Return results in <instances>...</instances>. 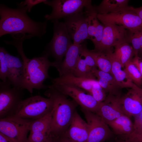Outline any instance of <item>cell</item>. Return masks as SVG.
<instances>
[{"instance_id": "obj_19", "label": "cell", "mask_w": 142, "mask_h": 142, "mask_svg": "<svg viewBox=\"0 0 142 142\" xmlns=\"http://www.w3.org/2000/svg\"><path fill=\"white\" fill-rule=\"evenodd\" d=\"M92 72L106 93L120 96L122 88L111 74L102 71L97 68L92 69Z\"/></svg>"}, {"instance_id": "obj_14", "label": "cell", "mask_w": 142, "mask_h": 142, "mask_svg": "<svg viewBox=\"0 0 142 142\" xmlns=\"http://www.w3.org/2000/svg\"><path fill=\"white\" fill-rule=\"evenodd\" d=\"M120 99L124 114L129 117H134L142 111V88L135 85Z\"/></svg>"}, {"instance_id": "obj_20", "label": "cell", "mask_w": 142, "mask_h": 142, "mask_svg": "<svg viewBox=\"0 0 142 142\" xmlns=\"http://www.w3.org/2000/svg\"><path fill=\"white\" fill-rule=\"evenodd\" d=\"M87 15V23L89 39L93 43L96 50L102 40L104 26L101 24L97 17V14L85 11Z\"/></svg>"}, {"instance_id": "obj_30", "label": "cell", "mask_w": 142, "mask_h": 142, "mask_svg": "<svg viewBox=\"0 0 142 142\" xmlns=\"http://www.w3.org/2000/svg\"><path fill=\"white\" fill-rule=\"evenodd\" d=\"M124 68L130 80L137 86L142 88V76L131 61L127 63Z\"/></svg>"}, {"instance_id": "obj_15", "label": "cell", "mask_w": 142, "mask_h": 142, "mask_svg": "<svg viewBox=\"0 0 142 142\" xmlns=\"http://www.w3.org/2000/svg\"><path fill=\"white\" fill-rule=\"evenodd\" d=\"M121 96L108 94L101 103L97 114L107 124L124 115L121 103Z\"/></svg>"}, {"instance_id": "obj_23", "label": "cell", "mask_w": 142, "mask_h": 142, "mask_svg": "<svg viewBox=\"0 0 142 142\" xmlns=\"http://www.w3.org/2000/svg\"><path fill=\"white\" fill-rule=\"evenodd\" d=\"M107 124L113 133L125 138L130 135L133 130V124L130 118L123 115Z\"/></svg>"}, {"instance_id": "obj_21", "label": "cell", "mask_w": 142, "mask_h": 142, "mask_svg": "<svg viewBox=\"0 0 142 142\" xmlns=\"http://www.w3.org/2000/svg\"><path fill=\"white\" fill-rule=\"evenodd\" d=\"M96 79L77 77L67 73L52 79L53 84H65L80 88L89 94Z\"/></svg>"}, {"instance_id": "obj_27", "label": "cell", "mask_w": 142, "mask_h": 142, "mask_svg": "<svg viewBox=\"0 0 142 142\" xmlns=\"http://www.w3.org/2000/svg\"><path fill=\"white\" fill-rule=\"evenodd\" d=\"M90 51L95 60L98 69L111 74V63L108 54L93 50H90Z\"/></svg>"}, {"instance_id": "obj_29", "label": "cell", "mask_w": 142, "mask_h": 142, "mask_svg": "<svg viewBox=\"0 0 142 142\" xmlns=\"http://www.w3.org/2000/svg\"><path fill=\"white\" fill-rule=\"evenodd\" d=\"M134 117L133 131L130 135L124 138V140L138 142L142 138V111Z\"/></svg>"}, {"instance_id": "obj_39", "label": "cell", "mask_w": 142, "mask_h": 142, "mask_svg": "<svg viewBox=\"0 0 142 142\" xmlns=\"http://www.w3.org/2000/svg\"><path fill=\"white\" fill-rule=\"evenodd\" d=\"M56 137V142H72L64 134Z\"/></svg>"}, {"instance_id": "obj_2", "label": "cell", "mask_w": 142, "mask_h": 142, "mask_svg": "<svg viewBox=\"0 0 142 142\" xmlns=\"http://www.w3.org/2000/svg\"><path fill=\"white\" fill-rule=\"evenodd\" d=\"M24 40L21 38H15L11 42L10 44L16 48L23 63L24 76L22 88L26 89L31 94L34 89L40 90L46 87L43 82L50 78L48 70L50 66H52L53 63L48 59V55L44 53L40 57L31 59L27 58L23 50Z\"/></svg>"}, {"instance_id": "obj_35", "label": "cell", "mask_w": 142, "mask_h": 142, "mask_svg": "<svg viewBox=\"0 0 142 142\" xmlns=\"http://www.w3.org/2000/svg\"><path fill=\"white\" fill-rule=\"evenodd\" d=\"M50 134V131L30 133L27 142H43L48 137Z\"/></svg>"}, {"instance_id": "obj_37", "label": "cell", "mask_w": 142, "mask_h": 142, "mask_svg": "<svg viewBox=\"0 0 142 142\" xmlns=\"http://www.w3.org/2000/svg\"><path fill=\"white\" fill-rule=\"evenodd\" d=\"M131 62L138 70L142 77V59L138 55H135Z\"/></svg>"}, {"instance_id": "obj_36", "label": "cell", "mask_w": 142, "mask_h": 142, "mask_svg": "<svg viewBox=\"0 0 142 142\" xmlns=\"http://www.w3.org/2000/svg\"><path fill=\"white\" fill-rule=\"evenodd\" d=\"M46 0H26L18 3V7H25L28 12H29L32 7L40 3L44 2Z\"/></svg>"}, {"instance_id": "obj_17", "label": "cell", "mask_w": 142, "mask_h": 142, "mask_svg": "<svg viewBox=\"0 0 142 142\" xmlns=\"http://www.w3.org/2000/svg\"><path fill=\"white\" fill-rule=\"evenodd\" d=\"M89 127L76 110L64 135L72 142H87Z\"/></svg>"}, {"instance_id": "obj_40", "label": "cell", "mask_w": 142, "mask_h": 142, "mask_svg": "<svg viewBox=\"0 0 142 142\" xmlns=\"http://www.w3.org/2000/svg\"><path fill=\"white\" fill-rule=\"evenodd\" d=\"M0 142H15L3 134L0 133Z\"/></svg>"}, {"instance_id": "obj_28", "label": "cell", "mask_w": 142, "mask_h": 142, "mask_svg": "<svg viewBox=\"0 0 142 142\" xmlns=\"http://www.w3.org/2000/svg\"><path fill=\"white\" fill-rule=\"evenodd\" d=\"M72 74L77 77L96 79L92 72V69L87 65L84 59L80 55Z\"/></svg>"}, {"instance_id": "obj_1", "label": "cell", "mask_w": 142, "mask_h": 142, "mask_svg": "<svg viewBox=\"0 0 142 142\" xmlns=\"http://www.w3.org/2000/svg\"><path fill=\"white\" fill-rule=\"evenodd\" d=\"M18 7L13 9L0 5V36L8 34L27 33L32 37H42L46 32L47 21H35L27 15L25 7Z\"/></svg>"}, {"instance_id": "obj_41", "label": "cell", "mask_w": 142, "mask_h": 142, "mask_svg": "<svg viewBox=\"0 0 142 142\" xmlns=\"http://www.w3.org/2000/svg\"><path fill=\"white\" fill-rule=\"evenodd\" d=\"M56 137L50 133L48 137L43 142H56Z\"/></svg>"}, {"instance_id": "obj_34", "label": "cell", "mask_w": 142, "mask_h": 142, "mask_svg": "<svg viewBox=\"0 0 142 142\" xmlns=\"http://www.w3.org/2000/svg\"><path fill=\"white\" fill-rule=\"evenodd\" d=\"M80 55L84 59L87 65L92 70L97 68L95 60L90 50L88 49L85 43H83V48Z\"/></svg>"}, {"instance_id": "obj_31", "label": "cell", "mask_w": 142, "mask_h": 142, "mask_svg": "<svg viewBox=\"0 0 142 142\" xmlns=\"http://www.w3.org/2000/svg\"><path fill=\"white\" fill-rule=\"evenodd\" d=\"M129 32L128 43L132 44L135 55H138L142 48V28Z\"/></svg>"}, {"instance_id": "obj_3", "label": "cell", "mask_w": 142, "mask_h": 142, "mask_svg": "<svg viewBox=\"0 0 142 142\" xmlns=\"http://www.w3.org/2000/svg\"><path fill=\"white\" fill-rule=\"evenodd\" d=\"M44 95L53 101L50 133L55 136L65 133L69 128L78 105L52 85L48 87Z\"/></svg>"}, {"instance_id": "obj_33", "label": "cell", "mask_w": 142, "mask_h": 142, "mask_svg": "<svg viewBox=\"0 0 142 142\" xmlns=\"http://www.w3.org/2000/svg\"><path fill=\"white\" fill-rule=\"evenodd\" d=\"M6 50L2 47L0 48V78L2 81L7 80L8 65L5 57Z\"/></svg>"}, {"instance_id": "obj_6", "label": "cell", "mask_w": 142, "mask_h": 142, "mask_svg": "<svg viewBox=\"0 0 142 142\" xmlns=\"http://www.w3.org/2000/svg\"><path fill=\"white\" fill-rule=\"evenodd\" d=\"M43 3L52 8L50 14L44 16L47 20L65 18L82 11L84 8L89 12H96L90 0H46Z\"/></svg>"}, {"instance_id": "obj_11", "label": "cell", "mask_w": 142, "mask_h": 142, "mask_svg": "<svg viewBox=\"0 0 142 142\" xmlns=\"http://www.w3.org/2000/svg\"><path fill=\"white\" fill-rule=\"evenodd\" d=\"M89 127L87 142H104L113 133L108 125L97 114L82 109Z\"/></svg>"}, {"instance_id": "obj_18", "label": "cell", "mask_w": 142, "mask_h": 142, "mask_svg": "<svg viewBox=\"0 0 142 142\" xmlns=\"http://www.w3.org/2000/svg\"><path fill=\"white\" fill-rule=\"evenodd\" d=\"M83 43L79 44L73 43L68 50L64 59L60 63L55 64L53 62L52 67L56 68L59 76L67 73H72L80 57Z\"/></svg>"}, {"instance_id": "obj_7", "label": "cell", "mask_w": 142, "mask_h": 142, "mask_svg": "<svg viewBox=\"0 0 142 142\" xmlns=\"http://www.w3.org/2000/svg\"><path fill=\"white\" fill-rule=\"evenodd\" d=\"M23 89L13 87L9 80L0 82V118L13 116L23 100Z\"/></svg>"}, {"instance_id": "obj_4", "label": "cell", "mask_w": 142, "mask_h": 142, "mask_svg": "<svg viewBox=\"0 0 142 142\" xmlns=\"http://www.w3.org/2000/svg\"><path fill=\"white\" fill-rule=\"evenodd\" d=\"M53 107L52 98L39 95L33 96L22 100L13 116L35 120L51 112Z\"/></svg>"}, {"instance_id": "obj_24", "label": "cell", "mask_w": 142, "mask_h": 142, "mask_svg": "<svg viewBox=\"0 0 142 142\" xmlns=\"http://www.w3.org/2000/svg\"><path fill=\"white\" fill-rule=\"evenodd\" d=\"M128 0H103L97 6H94L97 14H105L125 9L129 6Z\"/></svg>"}, {"instance_id": "obj_12", "label": "cell", "mask_w": 142, "mask_h": 142, "mask_svg": "<svg viewBox=\"0 0 142 142\" xmlns=\"http://www.w3.org/2000/svg\"><path fill=\"white\" fill-rule=\"evenodd\" d=\"M104 25L101 43L98 48L94 50L107 53L112 51V48L119 44L124 42L128 43V30L114 24Z\"/></svg>"}, {"instance_id": "obj_9", "label": "cell", "mask_w": 142, "mask_h": 142, "mask_svg": "<svg viewBox=\"0 0 142 142\" xmlns=\"http://www.w3.org/2000/svg\"><path fill=\"white\" fill-rule=\"evenodd\" d=\"M97 17L103 25L114 24L131 31L142 28V20L130 10L124 9L105 14H97Z\"/></svg>"}, {"instance_id": "obj_32", "label": "cell", "mask_w": 142, "mask_h": 142, "mask_svg": "<svg viewBox=\"0 0 142 142\" xmlns=\"http://www.w3.org/2000/svg\"><path fill=\"white\" fill-rule=\"evenodd\" d=\"M89 94L100 103L104 101L107 96L106 93L99 85L97 80L93 84Z\"/></svg>"}, {"instance_id": "obj_16", "label": "cell", "mask_w": 142, "mask_h": 142, "mask_svg": "<svg viewBox=\"0 0 142 142\" xmlns=\"http://www.w3.org/2000/svg\"><path fill=\"white\" fill-rule=\"evenodd\" d=\"M5 57L8 68L7 79L13 87L23 89L24 69L22 60L18 56L12 55L6 50Z\"/></svg>"}, {"instance_id": "obj_22", "label": "cell", "mask_w": 142, "mask_h": 142, "mask_svg": "<svg viewBox=\"0 0 142 142\" xmlns=\"http://www.w3.org/2000/svg\"><path fill=\"white\" fill-rule=\"evenodd\" d=\"M112 51L106 53L111 63V73L122 89L131 88L135 84L129 79L120 63L113 56Z\"/></svg>"}, {"instance_id": "obj_44", "label": "cell", "mask_w": 142, "mask_h": 142, "mask_svg": "<svg viewBox=\"0 0 142 142\" xmlns=\"http://www.w3.org/2000/svg\"><path fill=\"white\" fill-rule=\"evenodd\" d=\"M138 142H142V138Z\"/></svg>"}, {"instance_id": "obj_38", "label": "cell", "mask_w": 142, "mask_h": 142, "mask_svg": "<svg viewBox=\"0 0 142 142\" xmlns=\"http://www.w3.org/2000/svg\"><path fill=\"white\" fill-rule=\"evenodd\" d=\"M125 9L133 11L136 13L142 20V6L138 8H135L129 6Z\"/></svg>"}, {"instance_id": "obj_8", "label": "cell", "mask_w": 142, "mask_h": 142, "mask_svg": "<svg viewBox=\"0 0 142 142\" xmlns=\"http://www.w3.org/2000/svg\"><path fill=\"white\" fill-rule=\"evenodd\" d=\"M32 121L14 116L0 119V133L15 142H27Z\"/></svg>"}, {"instance_id": "obj_42", "label": "cell", "mask_w": 142, "mask_h": 142, "mask_svg": "<svg viewBox=\"0 0 142 142\" xmlns=\"http://www.w3.org/2000/svg\"><path fill=\"white\" fill-rule=\"evenodd\" d=\"M116 142H134L133 141H129L126 140H121L119 141Z\"/></svg>"}, {"instance_id": "obj_43", "label": "cell", "mask_w": 142, "mask_h": 142, "mask_svg": "<svg viewBox=\"0 0 142 142\" xmlns=\"http://www.w3.org/2000/svg\"><path fill=\"white\" fill-rule=\"evenodd\" d=\"M139 54L140 55L142 56V48L139 51L138 55Z\"/></svg>"}, {"instance_id": "obj_5", "label": "cell", "mask_w": 142, "mask_h": 142, "mask_svg": "<svg viewBox=\"0 0 142 142\" xmlns=\"http://www.w3.org/2000/svg\"><path fill=\"white\" fill-rule=\"evenodd\" d=\"M54 25L53 37L44 52L48 56L50 55L55 59L56 64H59L63 61L68 50L73 43L64 22L58 19L52 21Z\"/></svg>"}, {"instance_id": "obj_25", "label": "cell", "mask_w": 142, "mask_h": 142, "mask_svg": "<svg viewBox=\"0 0 142 142\" xmlns=\"http://www.w3.org/2000/svg\"><path fill=\"white\" fill-rule=\"evenodd\" d=\"M114 47L112 54L124 68L125 65L131 61L135 56L133 47L127 42L120 43Z\"/></svg>"}, {"instance_id": "obj_26", "label": "cell", "mask_w": 142, "mask_h": 142, "mask_svg": "<svg viewBox=\"0 0 142 142\" xmlns=\"http://www.w3.org/2000/svg\"><path fill=\"white\" fill-rule=\"evenodd\" d=\"M52 113V111L44 116L32 121L29 127L30 133L50 131Z\"/></svg>"}, {"instance_id": "obj_13", "label": "cell", "mask_w": 142, "mask_h": 142, "mask_svg": "<svg viewBox=\"0 0 142 142\" xmlns=\"http://www.w3.org/2000/svg\"><path fill=\"white\" fill-rule=\"evenodd\" d=\"M64 18V22L73 43L80 44L89 39L86 12L83 11Z\"/></svg>"}, {"instance_id": "obj_10", "label": "cell", "mask_w": 142, "mask_h": 142, "mask_svg": "<svg viewBox=\"0 0 142 142\" xmlns=\"http://www.w3.org/2000/svg\"><path fill=\"white\" fill-rule=\"evenodd\" d=\"M57 90L65 96L71 97L82 109L97 113L101 103L97 102L89 94L78 87L65 84H52Z\"/></svg>"}]
</instances>
